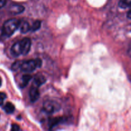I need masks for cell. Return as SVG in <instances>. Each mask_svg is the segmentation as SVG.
Segmentation results:
<instances>
[{"mask_svg": "<svg viewBox=\"0 0 131 131\" xmlns=\"http://www.w3.org/2000/svg\"><path fill=\"white\" fill-rule=\"evenodd\" d=\"M31 46V40L28 38H24L12 46L10 52L14 57H18L20 55H26L30 51Z\"/></svg>", "mask_w": 131, "mask_h": 131, "instance_id": "1", "label": "cell"}, {"mask_svg": "<svg viewBox=\"0 0 131 131\" xmlns=\"http://www.w3.org/2000/svg\"><path fill=\"white\" fill-rule=\"evenodd\" d=\"M20 20L12 19L8 20L4 23L2 28V35L5 37H10L14 34L15 31L19 28Z\"/></svg>", "mask_w": 131, "mask_h": 131, "instance_id": "2", "label": "cell"}, {"mask_svg": "<svg viewBox=\"0 0 131 131\" xmlns=\"http://www.w3.org/2000/svg\"><path fill=\"white\" fill-rule=\"evenodd\" d=\"M42 61L40 59L23 61L20 69L24 72L30 73L34 71L37 68L41 67Z\"/></svg>", "mask_w": 131, "mask_h": 131, "instance_id": "3", "label": "cell"}, {"mask_svg": "<svg viewBox=\"0 0 131 131\" xmlns=\"http://www.w3.org/2000/svg\"><path fill=\"white\" fill-rule=\"evenodd\" d=\"M43 110L47 114H52L60 110V105L53 101H47L43 103Z\"/></svg>", "mask_w": 131, "mask_h": 131, "instance_id": "4", "label": "cell"}, {"mask_svg": "<svg viewBox=\"0 0 131 131\" xmlns=\"http://www.w3.org/2000/svg\"><path fill=\"white\" fill-rule=\"evenodd\" d=\"M38 88V87L33 85L30 88L29 95V99L31 102H36L40 97V92Z\"/></svg>", "mask_w": 131, "mask_h": 131, "instance_id": "5", "label": "cell"}, {"mask_svg": "<svg viewBox=\"0 0 131 131\" xmlns=\"http://www.w3.org/2000/svg\"><path fill=\"white\" fill-rule=\"evenodd\" d=\"M46 81V79L43 75L41 74H37L35 76L34 79H33V85L37 87H40L42 84H44Z\"/></svg>", "mask_w": 131, "mask_h": 131, "instance_id": "6", "label": "cell"}, {"mask_svg": "<svg viewBox=\"0 0 131 131\" xmlns=\"http://www.w3.org/2000/svg\"><path fill=\"white\" fill-rule=\"evenodd\" d=\"M24 10V7L20 5H12L10 8V12L12 14H20Z\"/></svg>", "mask_w": 131, "mask_h": 131, "instance_id": "7", "label": "cell"}, {"mask_svg": "<svg viewBox=\"0 0 131 131\" xmlns=\"http://www.w3.org/2000/svg\"><path fill=\"white\" fill-rule=\"evenodd\" d=\"M19 28H20V32L23 33H26L30 30V26L26 21H21L20 20V24H19Z\"/></svg>", "mask_w": 131, "mask_h": 131, "instance_id": "8", "label": "cell"}, {"mask_svg": "<svg viewBox=\"0 0 131 131\" xmlns=\"http://www.w3.org/2000/svg\"><path fill=\"white\" fill-rule=\"evenodd\" d=\"M3 110H5V111L7 114H12L14 112L15 107H14L12 103H11V102H7L5 105V106H4Z\"/></svg>", "mask_w": 131, "mask_h": 131, "instance_id": "9", "label": "cell"}, {"mask_svg": "<svg viewBox=\"0 0 131 131\" xmlns=\"http://www.w3.org/2000/svg\"><path fill=\"white\" fill-rule=\"evenodd\" d=\"M31 75H28V74H25V75H23V78H22V81L21 83H20V86H21L22 88L26 86L27 84H28V83L29 82V81L31 79Z\"/></svg>", "mask_w": 131, "mask_h": 131, "instance_id": "10", "label": "cell"}, {"mask_svg": "<svg viewBox=\"0 0 131 131\" xmlns=\"http://www.w3.org/2000/svg\"><path fill=\"white\" fill-rule=\"evenodd\" d=\"M61 118H53L50 119L49 122V129H51L53 127H54L56 125H57L61 122Z\"/></svg>", "mask_w": 131, "mask_h": 131, "instance_id": "11", "label": "cell"}, {"mask_svg": "<svg viewBox=\"0 0 131 131\" xmlns=\"http://www.w3.org/2000/svg\"><path fill=\"white\" fill-rule=\"evenodd\" d=\"M131 0H121L119 2V6L121 8L125 9L127 8L130 7Z\"/></svg>", "mask_w": 131, "mask_h": 131, "instance_id": "12", "label": "cell"}, {"mask_svg": "<svg viewBox=\"0 0 131 131\" xmlns=\"http://www.w3.org/2000/svg\"><path fill=\"white\" fill-rule=\"evenodd\" d=\"M41 27V21L40 20H35L33 23L32 26L30 28V29L32 31H36L38 30Z\"/></svg>", "mask_w": 131, "mask_h": 131, "instance_id": "13", "label": "cell"}, {"mask_svg": "<svg viewBox=\"0 0 131 131\" xmlns=\"http://www.w3.org/2000/svg\"><path fill=\"white\" fill-rule=\"evenodd\" d=\"M23 61H15V62L14 63L12 64V69L13 70H18L19 69H20Z\"/></svg>", "mask_w": 131, "mask_h": 131, "instance_id": "14", "label": "cell"}, {"mask_svg": "<svg viewBox=\"0 0 131 131\" xmlns=\"http://www.w3.org/2000/svg\"><path fill=\"white\" fill-rule=\"evenodd\" d=\"M6 98V95L3 92H0V106L3 104V102L5 101V99Z\"/></svg>", "mask_w": 131, "mask_h": 131, "instance_id": "15", "label": "cell"}, {"mask_svg": "<svg viewBox=\"0 0 131 131\" xmlns=\"http://www.w3.org/2000/svg\"><path fill=\"white\" fill-rule=\"evenodd\" d=\"M12 130H14V131H18L20 130V127L17 124H12Z\"/></svg>", "mask_w": 131, "mask_h": 131, "instance_id": "16", "label": "cell"}, {"mask_svg": "<svg viewBox=\"0 0 131 131\" xmlns=\"http://www.w3.org/2000/svg\"><path fill=\"white\" fill-rule=\"evenodd\" d=\"M6 0H0V8L3 7L6 5Z\"/></svg>", "mask_w": 131, "mask_h": 131, "instance_id": "17", "label": "cell"}, {"mask_svg": "<svg viewBox=\"0 0 131 131\" xmlns=\"http://www.w3.org/2000/svg\"><path fill=\"white\" fill-rule=\"evenodd\" d=\"M130 10H129V12H128V14H127V17H128V18H129V19H130Z\"/></svg>", "mask_w": 131, "mask_h": 131, "instance_id": "18", "label": "cell"}, {"mask_svg": "<svg viewBox=\"0 0 131 131\" xmlns=\"http://www.w3.org/2000/svg\"><path fill=\"white\" fill-rule=\"evenodd\" d=\"M1 84H2V81H1V79L0 78V86H1Z\"/></svg>", "mask_w": 131, "mask_h": 131, "instance_id": "19", "label": "cell"}]
</instances>
